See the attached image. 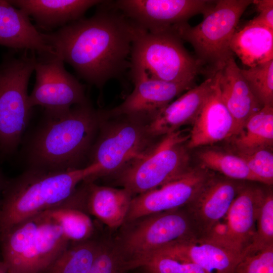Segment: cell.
Listing matches in <instances>:
<instances>
[{
    "mask_svg": "<svg viewBox=\"0 0 273 273\" xmlns=\"http://www.w3.org/2000/svg\"><path fill=\"white\" fill-rule=\"evenodd\" d=\"M97 6L90 17L43 34L56 54L80 78L101 88L130 68L138 27L113 2L104 1Z\"/></svg>",
    "mask_w": 273,
    "mask_h": 273,
    "instance_id": "1",
    "label": "cell"
},
{
    "mask_svg": "<svg viewBox=\"0 0 273 273\" xmlns=\"http://www.w3.org/2000/svg\"><path fill=\"white\" fill-rule=\"evenodd\" d=\"M100 119L101 111L89 102L64 111L44 112L26 151L28 168L58 171L83 167L80 164L89 155Z\"/></svg>",
    "mask_w": 273,
    "mask_h": 273,
    "instance_id": "2",
    "label": "cell"
},
{
    "mask_svg": "<svg viewBox=\"0 0 273 273\" xmlns=\"http://www.w3.org/2000/svg\"><path fill=\"white\" fill-rule=\"evenodd\" d=\"M99 172L95 163L66 171L27 168L7 180L0 201V241L16 225L60 206L80 182L97 177Z\"/></svg>",
    "mask_w": 273,
    "mask_h": 273,
    "instance_id": "3",
    "label": "cell"
},
{
    "mask_svg": "<svg viewBox=\"0 0 273 273\" xmlns=\"http://www.w3.org/2000/svg\"><path fill=\"white\" fill-rule=\"evenodd\" d=\"M70 242L43 212L11 228L0 241L7 273H44Z\"/></svg>",
    "mask_w": 273,
    "mask_h": 273,
    "instance_id": "4",
    "label": "cell"
},
{
    "mask_svg": "<svg viewBox=\"0 0 273 273\" xmlns=\"http://www.w3.org/2000/svg\"><path fill=\"white\" fill-rule=\"evenodd\" d=\"M183 41L174 31L153 33L138 27L130 69L141 70L150 78L194 85L203 67L186 50Z\"/></svg>",
    "mask_w": 273,
    "mask_h": 273,
    "instance_id": "5",
    "label": "cell"
},
{
    "mask_svg": "<svg viewBox=\"0 0 273 273\" xmlns=\"http://www.w3.org/2000/svg\"><path fill=\"white\" fill-rule=\"evenodd\" d=\"M253 0L213 1L203 14V20L195 26L188 23L176 32L190 43L203 67L211 76L221 70L234 55L230 49L232 38L242 15Z\"/></svg>",
    "mask_w": 273,
    "mask_h": 273,
    "instance_id": "6",
    "label": "cell"
},
{
    "mask_svg": "<svg viewBox=\"0 0 273 273\" xmlns=\"http://www.w3.org/2000/svg\"><path fill=\"white\" fill-rule=\"evenodd\" d=\"M36 59L24 50L8 54L0 64V150L6 154L16 150L30 119L28 85Z\"/></svg>",
    "mask_w": 273,
    "mask_h": 273,
    "instance_id": "7",
    "label": "cell"
},
{
    "mask_svg": "<svg viewBox=\"0 0 273 273\" xmlns=\"http://www.w3.org/2000/svg\"><path fill=\"white\" fill-rule=\"evenodd\" d=\"M189 133L178 130L162 136L118 173V181L132 195L155 189L190 168Z\"/></svg>",
    "mask_w": 273,
    "mask_h": 273,
    "instance_id": "8",
    "label": "cell"
},
{
    "mask_svg": "<svg viewBox=\"0 0 273 273\" xmlns=\"http://www.w3.org/2000/svg\"><path fill=\"white\" fill-rule=\"evenodd\" d=\"M108 122L101 112L99 133L91 149L90 163L98 165L99 176L117 173L153 144L147 122L119 116Z\"/></svg>",
    "mask_w": 273,
    "mask_h": 273,
    "instance_id": "9",
    "label": "cell"
},
{
    "mask_svg": "<svg viewBox=\"0 0 273 273\" xmlns=\"http://www.w3.org/2000/svg\"><path fill=\"white\" fill-rule=\"evenodd\" d=\"M144 217L116 245L127 270L160 249L195 236L193 222L181 208Z\"/></svg>",
    "mask_w": 273,
    "mask_h": 273,
    "instance_id": "10",
    "label": "cell"
},
{
    "mask_svg": "<svg viewBox=\"0 0 273 273\" xmlns=\"http://www.w3.org/2000/svg\"><path fill=\"white\" fill-rule=\"evenodd\" d=\"M35 82L29 101L31 107L40 106L44 112H56L88 102L84 86L64 66L57 55L37 57Z\"/></svg>",
    "mask_w": 273,
    "mask_h": 273,
    "instance_id": "11",
    "label": "cell"
},
{
    "mask_svg": "<svg viewBox=\"0 0 273 273\" xmlns=\"http://www.w3.org/2000/svg\"><path fill=\"white\" fill-rule=\"evenodd\" d=\"M213 1L118 0L115 8L139 28L149 32H176L193 16L203 14Z\"/></svg>",
    "mask_w": 273,
    "mask_h": 273,
    "instance_id": "12",
    "label": "cell"
},
{
    "mask_svg": "<svg viewBox=\"0 0 273 273\" xmlns=\"http://www.w3.org/2000/svg\"><path fill=\"white\" fill-rule=\"evenodd\" d=\"M214 176L202 166L187 172L158 188L132 198L125 221L188 206Z\"/></svg>",
    "mask_w": 273,
    "mask_h": 273,
    "instance_id": "13",
    "label": "cell"
},
{
    "mask_svg": "<svg viewBox=\"0 0 273 273\" xmlns=\"http://www.w3.org/2000/svg\"><path fill=\"white\" fill-rule=\"evenodd\" d=\"M130 69L134 84L132 92L119 105L103 112L105 117L128 116L148 122L175 98L195 86L150 78L141 70Z\"/></svg>",
    "mask_w": 273,
    "mask_h": 273,
    "instance_id": "14",
    "label": "cell"
},
{
    "mask_svg": "<svg viewBox=\"0 0 273 273\" xmlns=\"http://www.w3.org/2000/svg\"><path fill=\"white\" fill-rule=\"evenodd\" d=\"M219 71L213 74L210 90L192 124L188 149L212 145L237 134L236 123L221 97Z\"/></svg>",
    "mask_w": 273,
    "mask_h": 273,
    "instance_id": "15",
    "label": "cell"
},
{
    "mask_svg": "<svg viewBox=\"0 0 273 273\" xmlns=\"http://www.w3.org/2000/svg\"><path fill=\"white\" fill-rule=\"evenodd\" d=\"M154 253H164L181 261L191 262L210 273H233L243 256L231 249L195 235Z\"/></svg>",
    "mask_w": 273,
    "mask_h": 273,
    "instance_id": "16",
    "label": "cell"
},
{
    "mask_svg": "<svg viewBox=\"0 0 273 273\" xmlns=\"http://www.w3.org/2000/svg\"><path fill=\"white\" fill-rule=\"evenodd\" d=\"M80 186L76 208H83L110 228H116L125 222L131 194L126 189L101 186L86 180Z\"/></svg>",
    "mask_w": 273,
    "mask_h": 273,
    "instance_id": "17",
    "label": "cell"
},
{
    "mask_svg": "<svg viewBox=\"0 0 273 273\" xmlns=\"http://www.w3.org/2000/svg\"><path fill=\"white\" fill-rule=\"evenodd\" d=\"M0 45L34 52L38 57L56 54L30 18L6 0H0Z\"/></svg>",
    "mask_w": 273,
    "mask_h": 273,
    "instance_id": "18",
    "label": "cell"
},
{
    "mask_svg": "<svg viewBox=\"0 0 273 273\" xmlns=\"http://www.w3.org/2000/svg\"><path fill=\"white\" fill-rule=\"evenodd\" d=\"M213 74L170 103L147 123V129L153 138L163 136L192 124L196 119L209 94Z\"/></svg>",
    "mask_w": 273,
    "mask_h": 273,
    "instance_id": "19",
    "label": "cell"
},
{
    "mask_svg": "<svg viewBox=\"0 0 273 273\" xmlns=\"http://www.w3.org/2000/svg\"><path fill=\"white\" fill-rule=\"evenodd\" d=\"M240 189L231 179L213 176L188 205L193 223L205 233L225 217Z\"/></svg>",
    "mask_w": 273,
    "mask_h": 273,
    "instance_id": "20",
    "label": "cell"
},
{
    "mask_svg": "<svg viewBox=\"0 0 273 273\" xmlns=\"http://www.w3.org/2000/svg\"><path fill=\"white\" fill-rule=\"evenodd\" d=\"M9 2L34 20L39 28L53 31L83 18L99 0H11Z\"/></svg>",
    "mask_w": 273,
    "mask_h": 273,
    "instance_id": "21",
    "label": "cell"
},
{
    "mask_svg": "<svg viewBox=\"0 0 273 273\" xmlns=\"http://www.w3.org/2000/svg\"><path fill=\"white\" fill-rule=\"evenodd\" d=\"M240 70L233 57L218 71L221 97L236 123V135L248 119L263 106L252 92Z\"/></svg>",
    "mask_w": 273,
    "mask_h": 273,
    "instance_id": "22",
    "label": "cell"
},
{
    "mask_svg": "<svg viewBox=\"0 0 273 273\" xmlns=\"http://www.w3.org/2000/svg\"><path fill=\"white\" fill-rule=\"evenodd\" d=\"M263 193L254 187L241 188L225 216L232 247L242 255L255 234L257 210Z\"/></svg>",
    "mask_w": 273,
    "mask_h": 273,
    "instance_id": "23",
    "label": "cell"
},
{
    "mask_svg": "<svg viewBox=\"0 0 273 273\" xmlns=\"http://www.w3.org/2000/svg\"><path fill=\"white\" fill-rule=\"evenodd\" d=\"M230 49L249 68L273 60V30L249 23L236 30Z\"/></svg>",
    "mask_w": 273,
    "mask_h": 273,
    "instance_id": "24",
    "label": "cell"
},
{
    "mask_svg": "<svg viewBox=\"0 0 273 273\" xmlns=\"http://www.w3.org/2000/svg\"><path fill=\"white\" fill-rule=\"evenodd\" d=\"M232 138L237 152L270 149L273 144V106H263L248 119L240 132Z\"/></svg>",
    "mask_w": 273,
    "mask_h": 273,
    "instance_id": "25",
    "label": "cell"
},
{
    "mask_svg": "<svg viewBox=\"0 0 273 273\" xmlns=\"http://www.w3.org/2000/svg\"><path fill=\"white\" fill-rule=\"evenodd\" d=\"M99 246L89 240L69 245L44 273H88Z\"/></svg>",
    "mask_w": 273,
    "mask_h": 273,
    "instance_id": "26",
    "label": "cell"
},
{
    "mask_svg": "<svg viewBox=\"0 0 273 273\" xmlns=\"http://www.w3.org/2000/svg\"><path fill=\"white\" fill-rule=\"evenodd\" d=\"M201 166L209 170L219 172L232 179L260 183L240 156L221 151L207 149L198 154Z\"/></svg>",
    "mask_w": 273,
    "mask_h": 273,
    "instance_id": "27",
    "label": "cell"
},
{
    "mask_svg": "<svg viewBox=\"0 0 273 273\" xmlns=\"http://www.w3.org/2000/svg\"><path fill=\"white\" fill-rule=\"evenodd\" d=\"M46 211L60 225L70 242L88 240L93 233L94 226L90 218L81 210L59 206Z\"/></svg>",
    "mask_w": 273,
    "mask_h": 273,
    "instance_id": "28",
    "label": "cell"
},
{
    "mask_svg": "<svg viewBox=\"0 0 273 273\" xmlns=\"http://www.w3.org/2000/svg\"><path fill=\"white\" fill-rule=\"evenodd\" d=\"M271 245H273V195L271 192L263 191L258 205L255 234L244 253Z\"/></svg>",
    "mask_w": 273,
    "mask_h": 273,
    "instance_id": "29",
    "label": "cell"
},
{
    "mask_svg": "<svg viewBox=\"0 0 273 273\" xmlns=\"http://www.w3.org/2000/svg\"><path fill=\"white\" fill-rule=\"evenodd\" d=\"M241 72L252 92L263 105H273V60Z\"/></svg>",
    "mask_w": 273,
    "mask_h": 273,
    "instance_id": "30",
    "label": "cell"
},
{
    "mask_svg": "<svg viewBox=\"0 0 273 273\" xmlns=\"http://www.w3.org/2000/svg\"><path fill=\"white\" fill-rule=\"evenodd\" d=\"M252 173L260 183L271 185L273 183V154L270 149H259L237 152Z\"/></svg>",
    "mask_w": 273,
    "mask_h": 273,
    "instance_id": "31",
    "label": "cell"
},
{
    "mask_svg": "<svg viewBox=\"0 0 273 273\" xmlns=\"http://www.w3.org/2000/svg\"><path fill=\"white\" fill-rule=\"evenodd\" d=\"M233 273H273V245L244 253Z\"/></svg>",
    "mask_w": 273,
    "mask_h": 273,
    "instance_id": "32",
    "label": "cell"
},
{
    "mask_svg": "<svg viewBox=\"0 0 273 273\" xmlns=\"http://www.w3.org/2000/svg\"><path fill=\"white\" fill-rule=\"evenodd\" d=\"M126 270L116 245L100 243L97 255L88 273H124Z\"/></svg>",
    "mask_w": 273,
    "mask_h": 273,
    "instance_id": "33",
    "label": "cell"
},
{
    "mask_svg": "<svg viewBox=\"0 0 273 273\" xmlns=\"http://www.w3.org/2000/svg\"><path fill=\"white\" fill-rule=\"evenodd\" d=\"M258 15L248 22L273 30V1L253 0Z\"/></svg>",
    "mask_w": 273,
    "mask_h": 273,
    "instance_id": "34",
    "label": "cell"
},
{
    "mask_svg": "<svg viewBox=\"0 0 273 273\" xmlns=\"http://www.w3.org/2000/svg\"><path fill=\"white\" fill-rule=\"evenodd\" d=\"M6 180H7L5 178L2 171L0 170V201Z\"/></svg>",
    "mask_w": 273,
    "mask_h": 273,
    "instance_id": "35",
    "label": "cell"
},
{
    "mask_svg": "<svg viewBox=\"0 0 273 273\" xmlns=\"http://www.w3.org/2000/svg\"><path fill=\"white\" fill-rule=\"evenodd\" d=\"M0 273H7L6 266L2 259H0Z\"/></svg>",
    "mask_w": 273,
    "mask_h": 273,
    "instance_id": "36",
    "label": "cell"
}]
</instances>
